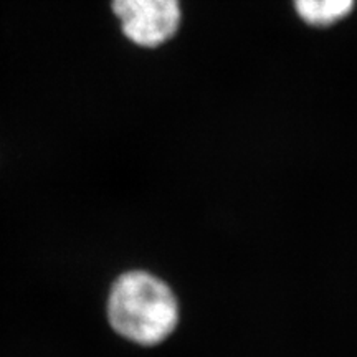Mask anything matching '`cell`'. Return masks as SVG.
I'll return each instance as SVG.
<instances>
[{"mask_svg":"<svg viewBox=\"0 0 357 357\" xmlns=\"http://www.w3.org/2000/svg\"><path fill=\"white\" fill-rule=\"evenodd\" d=\"M106 319L124 341L142 347L159 346L177 329L181 306L174 289L160 276L134 268L111 283Z\"/></svg>","mask_w":357,"mask_h":357,"instance_id":"obj_1","label":"cell"},{"mask_svg":"<svg viewBox=\"0 0 357 357\" xmlns=\"http://www.w3.org/2000/svg\"><path fill=\"white\" fill-rule=\"evenodd\" d=\"M114 15L132 43L155 48L171 40L181 25L178 0H113Z\"/></svg>","mask_w":357,"mask_h":357,"instance_id":"obj_2","label":"cell"},{"mask_svg":"<svg viewBox=\"0 0 357 357\" xmlns=\"http://www.w3.org/2000/svg\"><path fill=\"white\" fill-rule=\"evenodd\" d=\"M356 0H294L298 15L312 26H331L354 8Z\"/></svg>","mask_w":357,"mask_h":357,"instance_id":"obj_3","label":"cell"}]
</instances>
